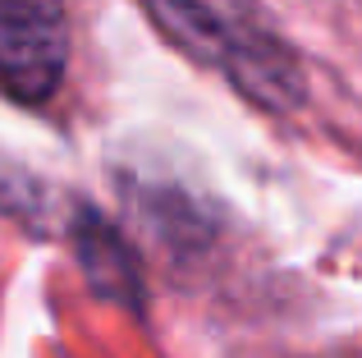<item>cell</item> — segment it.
<instances>
[{"instance_id":"obj_1","label":"cell","mask_w":362,"mask_h":358,"mask_svg":"<svg viewBox=\"0 0 362 358\" xmlns=\"http://www.w3.org/2000/svg\"><path fill=\"white\" fill-rule=\"evenodd\" d=\"M147 18L197 64L230 79L266 110L303 106V64L252 0H138Z\"/></svg>"},{"instance_id":"obj_2","label":"cell","mask_w":362,"mask_h":358,"mask_svg":"<svg viewBox=\"0 0 362 358\" xmlns=\"http://www.w3.org/2000/svg\"><path fill=\"white\" fill-rule=\"evenodd\" d=\"M69 69V23L60 0H0V88L46 101Z\"/></svg>"}]
</instances>
